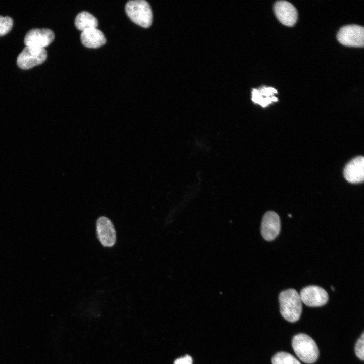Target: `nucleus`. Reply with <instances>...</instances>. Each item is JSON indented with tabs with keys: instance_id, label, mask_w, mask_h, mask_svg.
I'll list each match as a JSON object with an SVG mask.
<instances>
[{
	"instance_id": "f257e3e1",
	"label": "nucleus",
	"mask_w": 364,
	"mask_h": 364,
	"mask_svg": "<svg viewBox=\"0 0 364 364\" xmlns=\"http://www.w3.org/2000/svg\"><path fill=\"white\" fill-rule=\"evenodd\" d=\"M280 310L282 316L287 321L295 322L300 317L302 301L298 293L294 289L282 291L279 296Z\"/></svg>"
},
{
	"instance_id": "f03ea898",
	"label": "nucleus",
	"mask_w": 364,
	"mask_h": 364,
	"mask_svg": "<svg viewBox=\"0 0 364 364\" xmlns=\"http://www.w3.org/2000/svg\"><path fill=\"white\" fill-rule=\"evenodd\" d=\"M292 345L297 357L304 362L311 364L317 359L319 355L317 346L308 335L303 333L295 335Z\"/></svg>"
},
{
	"instance_id": "7ed1b4c3",
	"label": "nucleus",
	"mask_w": 364,
	"mask_h": 364,
	"mask_svg": "<svg viewBox=\"0 0 364 364\" xmlns=\"http://www.w3.org/2000/svg\"><path fill=\"white\" fill-rule=\"evenodd\" d=\"M125 12L128 17L136 24L148 28L152 24L153 13L149 3L144 0H133L128 2Z\"/></svg>"
},
{
	"instance_id": "20e7f679",
	"label": "nucleus",
	"mask_w": 364,
	"mask_h": 364,
	"mask_svg": "<svg viewBox=\"0 0 364 364\" xmlns=\"http://www.w3.org/2000/svg\"><path fill=\"white\" fill-rule=\"evenodd\" d=\"M337 39L342 44L352 47H363L364 28L357 25L342 27L337 34Z\"/></svg>"
},
{
	"instance_id": "39448f33",
	"label": "nucleus",
	"mask_w": 364,
	"mask_h": 364,
	"mask_svg": "<svg viewBox=\"0 0 364 364\" xmlns=\"http://www.w3.org/2000/svg\"><path fill=\"white\" fill-rule=\"evenodd\" d=\"M44 49L26 47L17 57L18 66L22 69H28L43 63L47 58Z\"/></svg>"
},
{
	"instance_id": "423d86ee",
	"label": "nucleus",
	"mask_w": 364,
	"mask_h": 364,
	"mask_svg": "<svg viewBox=\"0 0 364 364\" xmlns=\"http://www.w3.org/2000/svg\"><path fill=\"white\" fill-rule=\"evenodd\" d=\"M299 295L302 302L310 307L322 306L328 302L329 298L325 290L315 285L303 288Z\"/></svg>"
},
{
	"instance_id": "0eeeda50",
	"label": "nucleus",
	"mask_w": 364,
	"mask_h": 364,
	"mask_svg": "<svg viewBox=\"0 0 364 364\" xmlns=\"http://www.w3.org/2000/svg\"><path fill=\"white\" fill-rule=\"evenodd\" d=\"M54 32L48 29H33L25 35L24 43L26 47L44 49L51 43L54 39Z\"/></svg>"
},
{
	"instance_id": "6e6552de",
	"label": "nucleus",
	"mask_w": 364,
	"mask_h": 364,
	"mask_svg": "<svg viewBox=\"0 0 364 364\" xmlns=\"http://www.w3.org/2000/svg\"><path fill=\"white\" fill-rule=\"evenodd\" d=\"M97 237L104 247H112L116 240L115 228L111 221L104 216L99 217L96 222Z\"/></svg>"
},
{
	"instance_id": "1a4fd4ad",
	"label": "nucleus",
	"mask_w": 364,
	"mask_h": 364,
	"mask_svg": "<svg viewBox=\"0 0 364 364\" xmlns=\"http://www.w3.org/2000/svg\"><path fill=\"white\" fill-rule=\"evenodd\" d=\"M274 10L276 17L283 25L291 27L296 23L297 11L290 3L285 1H277L274 4Z\"/></svg>"
},
{
	"instance_id": "9d476101",
	"label": "nucleus",
	"mask_w": 364,
	"mask_h": 364,
	"mask_svg": "<svg viewBox=\"0 0 364 364\" xmlns=\"http://www.w3.org/2000/svg\"><path fill=\"white\" fill-rule=\"evenodd\" d=\"M281 229L280 219L279 215L274 211H268L263 216L261 226V233L263 238L267 241H271L276 238Z\"/></svg>"
},
{
	"instance_id": "9b49d317",
	"label": "nucleus",
	"mask_w": 364,
	"mask_h": 364,
	"mask_svg": "<svg viewBox=\"0 0 364 364\" xmlns=\"http://www.w3.org/2000/svg\"><path fill=\"white\" fill-rule=\"evenodd\" d=\"M344 176L347 181L352 184L362 183L364 179V158L357 156L351 160L344 169Z\"/></svg>"
},
{
	"instance_id": "f8f14e48",
	"label": "nucleus",
	"mask_w": 364,
	"mask_h": 364,
	"mask_svg": "<svg viewBox=\"0 0 364 364\" xmlns=\"http://www.w3.org/2000/svg\"><path fill=\"white\" fill-rule=\"evenodd\" d=\"M81 40L87 48H97L106 43V38L103 32L97 28H90L82 32Z\"/></svg>"
},
{
	"instance_id": "ddd939ff",
	"label": "nucleus",
	"mask_w": 364,
	"mask_h": 364,
	"mask_svg": "<svg viewBox=\"0 0 364 364\" xmlns=\"http://www.w3.org/2000/svg\"><path fill=\"white\" fill-rule=\"evenodd\" d=\"M76 27L82 32L93 28H97V19L91 14L83 11L79 13L75 19Z\"/></svg>"
},
{
	"instance_id": "4468645a",
	"label": "nucleus",
	"mask_w": 364,
	"mask_h": 364,
	"mask_svg": "<svg viewBox=\"0 0 364 364\" xmlns=\"http://www.w3.org/2000/svg\"><path fill=\"white\" fill-rule=\"evenodd\" d=\"M271 361L272 364H301L293 355L285 352H278Z\"/></svg>"
},
{
	"instance_id": "2eb2a0df",
	"label": "nucleus",
	"mask_w": 364,
	"mask_h": 364,
	"mask_svg": "<svg viewBox=\"0 0 364 364\" xmlns=\"http://www.w3.org/2000/svg\"><path fill=\"white\" fill-rule=\"evenodd\" d=\"M252 100L255 103L265 107L269 104L277 101L278 98L275 96L264 97L259 93L258 89H254L252 92Z\"/></svg>"
},
{
	"instance_id": "dca6fc26",
	"label": "nucleus",
	"mask_w": 364,
	"mask_h": 364,
	"mask_svg": "<svg viewBox=\"0 0 364 364\" xmlns=\"http://www.w3.org/2000/svg\"><path fill=\"white\" fill-rule=\"evenodd\" d=\"M13 21L11 18L0 16V36L7 34L11 30Z\"/></svg>"
},
{
	"instance_id": "f3484780",
	"label": "nucleus",
	"mask_w": 364,
	"mask_h": 364,
	"mask_svg": "<svg viewBox=\"0 0 364 364\" xmlns=\"http://www.w3.org/2000/svg\"><path fill=\"white\" fill-rule=\"evenodd\" d=\"M355 353L357 357L363 360L364 359V339H359L355 344Z\"/></svg>"
},
{
	"instance_id": "a211bd4d",
	"label": "nucleus",
	"mask_w": 364,
	"mask_h": 364,
	"mask_svg": "<svg viewBox=\"0 0 364 364\" xmlns=\"http://www.w3.org/2000/svg\"><path fill=\"white\" fill-rule=\"evenodd\" d=\"M259 93L264 97L274 96L273 95L277 93V91L272 87H263L258 90Z\"/></svg>"
},
{
	"instance_id": "6ab92c4d",
	"label": "nucleus",
	"mask_w": 364,
	"mask_h": 364,
	"mask_svg": "<svg viewBox=\"0 0 364 364\" xmlns=\"http://www.w3.org/2000/svg\"><path fill=\"white\" fill-rule=\"evenodd\" d=\"M174 364H192V359L190 356L186 355L176 359Z\"/></svg>"
},
{
	"instance_id": "aec40b11",
	"label": "nucleus",
	"mask_w": 364,
	"mask_h": 364,
	"mask_svg": "<svg viewBox=\"0 0 364 364\" xmlns=\"http://www.w3.org/2000/svg\"><path fill=\"white\" fill-rule=\"evenodd\" d=\"M288 216H289L290 217H292V215H290V214H288Z\"/></svg>"
}]
</instances>
